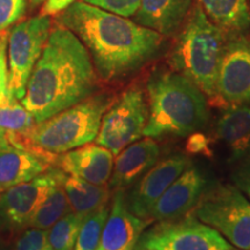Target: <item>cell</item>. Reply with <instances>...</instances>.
<instances>
[{"label":"cell","mask_w":250,"mask_h":250,"mask_svg":"<svg viewBox=\"0 0 250 250\" xmlns=\"http://www.w3.org/2000/svg\"><path fill=\"white\" fill-rule=\"evenodd\" d=\"M88 50L98 74L116 81L139 71L160 54L164 37L127 18L77 0L58 15Z\"/></svg>","instance_id":"6da1fadb"},{"label":"cell","mask_w":250,"mask_h":250,"mask_svg":"<svg viewBox=\"0 0 250 250\" xmlns=\"http://www.w3.org/2000/svg\"><path fill=\"white\" fill-rule=\"evenodd\" d=\"M96 88L98 74L88 50L57 22L31 71L21 104L40 123L93 95Z\"/></svg>","instance_id":"7a4b0ae2"},{"label":"cell","mask_w":250,"mask_h":250,"mask_svg":"<svg viewBox=\"0 0 250 250\" xmlns=\"http://www.w3.org/2000/svg\"><path fill=\"white\" fill-rule=\"evenodd\" d=\"M148 120L143 137H188L208 120L205 94L176 71H156L146 85Z\"/></svg>","instance_id":"3957f363"},{"label":"cell","mask_w":250,"mask_h":250,"mask_svg":"<svg viewBox=\"0 0 250 250\" xmlns=\"http://www.w3.org/2000/svg\"><path fill=\"white\" fill-rule=\"evenodd\" d=\"M181 28L170 54L171 66L212 101H217L215 83L227 42L225 31L210 20L198 4L192 5Z\"/></svg>","instance_id":"277c9868"},{"label":"cell","mask_w":250,"mask_h":250,"mask_svg":"<svg viewBox=\"0 0 250 250\" xmlns=\"http://www.w3.org/2000/svg\"><path fill=\"white\" fill-rule=\"evenodd\" d=\"M114 100L111 94H93L45 121L35 123L23 137L24 143L46 161L92 143L98 136L103 115Z\"/></svg>","instance_id":"5b68a950"},{"label":"cell","mask_w":250,"mask_h":250,"mask_svg":"<svg viewBox=\"0 0 250 250\" xmlns=\"http://www.w3.org/2000/svg\"><path fill=\"white\" fill-rule=\"evenodd\" d=\"M191 215L239 249H250V201L235 186L218 184L205 190Z\"/></svg>","instance_id":"8992f818"},{"label":"cell","mask_w":250,"mask_h":250,"mask_svg":"<svg viewBox=\"0 0 250 250\" xmlns=\"http://www.w3.org/2000/svg\"><path fill=\"white\" fill-rule=\"evenodd\" d=\"M134 250H233L220 233L193 217L161 220L144 230Z\"/></svg>","instance_id":"52a82bcc"},{"label":"cell","mask_w":250,"mask_h":250,"mask_svg":"<svg viewBox=\"0 0 250 250\" xmlns=\"http://www.w3.org/2000/svg\"><path fill=\"white\" fill-rule=\"evenodd\" d=\"M147 120L148 105L145 93L138 87H131L115 99L104 112L95 142L117 155L142 138Z\"/></svg>","instance_id":"ba28073f"},{"label":"cell","mask_w":250,"mask_h":250,"mask_svg":"<svg viewBox=\"0 0 250 250\" xmlns=\"http://www.w3.org/2000/svg\"><path fill=\"white\" fill-rule=\"evenodd\" d=\"M52 22L50 17L37 15L17 23L7 37L8 87L21 100L29 77L48 41Z\"/></svg>","instance_id":"9c48e42d"},{"label":"cell","mask_w":250,"mask_h":250,"mask_svg":"<svg viewBox=\"0 0 250 250\" xmlns=\"http://www.w3.org/2000/svg\"><path fill=\"white\" fill-rule=\"evenodd\" d=\"M64 177L65 174L58 169L44 171L0 192V229L19 232L27 227L41 203Z\"/></svg>","instance_id":"30bf717a"},{"label":"cell","mask_w":250,"mask_h":250,"mask_svg":"<svg viewBox=\"0 0 250 250\" xmlns=\"http://www.w3.org/2000/svg\"><path fill=\"white\" fill-rule=\"evenodd\" d=\"M217 101L228 105L250 103V39L242 34L227 41L219 64Z\"/></svg>","instance_id":"8fae6325"},{"label":"cell","mask_w":250,"mask_h":250,"mask_svg":"<svg viewBox=\"0 0 250 250\" xmlns=\"http://www.w3.org/2000/svg\"><path fill=\"white\" fill-rule=\"evenodd\" d=\"M189 165V160L183 154L171 155L156 162L140 177L129 197H126L130 211L137 217L147 220L155 203Z\"/></svg>","instance_id":"7c38bea8"},{"label":"cell","mask_w":250,"mask_h":250,"mask_svg":"<svg viewBox=\"0 0 250 250\" xmlns=\"http://www.w3.org/2000/svg\"><path fill=\"white\" fill-rule=\"evenodd\" d=\"M205 187L204 175L196 167H188L155 203L147 220L161 221L187 214L197 205Z\"/></svg>","instance_id":"4fadbf2b"},{"label":"cell","mask_w":250,"mask_h":250,"mask_svg":"<svg viewBox=\"0 0 250 250\" xmlns=\"http://www.w3.org/2000/svg\"><path fill=\"white\" fill-rule=\"evenodd\" d=\"M148 224L130 211L124 190H116L96 250H134Z\"/></svg>","instance_id":"5bb4252c"},{"label":"cell","mask_w":250,"mask_h":250,"mask_svg":"<svg viewBox=\"0 0 250 250\" xmlns=\"http://www.w3.org/2000/svg\"><path fill=\"white\" fill-rule=\"evenodd\" d=\"M48 161L24 144L0 134V192L44 173Z\"/></svg>","instance_id":"9a60e30c"},{"label":"cell","mask_w":250,"mask_h":250,"mask_svg":"<svg viewBox=\"0 0 250 250\" xmlns=\"http://www.w3.org/2000/svg\"><path fill=\"white\" fill-rule=\"evenodd\" d=\"M61 169L95 186H107L114 168V154L98 144H86L58 158Z\"/></svg>","instance_id":"2e32d148"},{"label":"cell","mask_w":250,"mask_h":250,"mask_svg":"<svg viewBox=\"0 0 250 250\" xmlns=\"http://www.w3.org/2000/svg\"><path fill=\"white\" fill-rule=\"evenodd\" d=\"M160 146L153 138L145 137L125 147L114 160L109 189L124 190L132 186L158 162Z\"/></svg>","instance_id":"e0dca14e"},{"label":"cell","mask_w":250,"mask_h":250,"mask_svg":"<svg viewBox=\"0 0 250 250\" xmlns=\"http://www.w3.org/2000/svg\"><path fill=\"white\" fill-rule=\"evenodd\" d=\"M192 5V0H142L133 21L162 36H170L186 22Z\"/></svg>","instance_id":"ac0fdd59"},{"label":"cell","mask_w":250,"mask_h":250,"mask_svg":"<svg viewBox=\"0 0 250 250\" xmlns=\"http://www.w3.org/2000/svg\"><path fill=\"white\" fill-rule=\"evenodd\" d=\"M217 136L229 151V161L237 162L250 154V105H228L219 117Z\"/></svg>","instance_id":"d6986e66"},{"label":"cell","mask_w":250,"mask_h":250,"mask_svg":"<svg viewBox=\"0 0 250 250\" xmlns=\"http://www.w3.org/2000/svg\"><path fill=\"white\" fill-rule=\"evenodd\" d=\"M211 21L225 33L240 35L250 28L248 0H197Z\"/></svg>","instance_id":"ffe728a7"},{"label":"cell","mask_w":250,"mask_h":250,"mask_svg":"<svg viewBox=\"0 0 250 250\" xmlns=\"http://www.w3.org/2000/svg\"><path fill=\"white\" fill-rule=\"evenodd\" d=\"M35 123L33 115L9 89L6 72L0 81V134L24 137Z\"/></svg>","instance_id":"44dd1931"},{"label":"cell","mask_w":250,"mask_h":250,"mask_svg":"<svg viewBox=\"0 0 250 250\" xmlns=\"http://www.w3.org/2000/svg\"><path fill=\"white\" fill-rule=\"evenodd\" d=\"M62 186L66 192L72 212L83 218L108 204L110 197L109 187L95 186L70 175H65Z\"/></svg>","instance_id":"7402d4cb"},{"label":"cell","mask_w":250,"mask_h":250,"mask_svg":"<svg viewBox=\"0 0 250 250\" xmlns=\"http://www.w3.org/2000/svg\"><path fill=\"white\" fill-rule=\"evenodd\" d=\"M62 183L52 188L44 201L41 203L35 213L31 217L28 227L48 230L59 219L72 212L66 192Z\"/></svg>","instance_id":"603a6c76"},{"label":"cell","mask_w":250,"mask_h":250,"mask_svg":"<svg viewBox=\"0 0 250 250\" xmlns=\"http://www.w3.org/2000/svg\"><path fill=\"white\" fill-rule=\"evenodd\" d=\"M83 218L70 212L48 229L51 250H73Z\"/></svg>","instance_id":"cb8c5ba5"},{"label":"cell","mask_w":250,"mask_h":250,"mask_svg":"<svg viewBox=\"0 0 250 250\" xmlns=\"http://www.w3.org/2000/svg\"><path fill=\"white\" fill-rule=\"evenodd\" d=\"M108 204L101 206L83 218L78 234L74 250H96L101 240L102 230L109 214Z\"/></svg>","instance_id":"d4e9b609"},{"label":"cell","mask_w":250,"mask_h":250,"mask_svg":"<svg viewBox=\"0 0 250 250\" xmlns=\"http://www.w3.org/2000/svg\"><path fill=\"white\" fill-rule=\"evenodd\" d=\"M13 250H51L48 239V230L28 228L18 237Z\"/></svg>","instance_id":"484cf974"},{"label":"cell","mask_w":250,"mask_h":250,"mask_svg":"<svg viewBox=\"0 0 250 250\" xmlns=\"http://www.w3.org/2000/svg\"><path fill=\"white\" fill-rule=\"evenodd\" d=\"M27 11V0H0V34L12 27Z\"/></svg>","instance_id":"4316f807"},{"label":"cell","mask_w":250,"mask_h":250,"mask_svg":"<svg viewBox=\"0 0 250 250\" xmlns=\"http://www.w3.org/2000/svg\"><path fill=\"white\" fill-rule=\"evenodd\" d=\"M81 1L121 17L131 18L137 13L142 0H81Z\"/></svg>","instance_id":"83f0119b"},{"label":"cell","mask_w":250,"mask_h":250,"mask_svg":"<svg viewBox=\"0 0 250 250\" xmlns=\"http://www.w3.org/2000/svg\"><path fill=\"white\" fill-rule=\"evenodd\" d=\"M232 181L237 189L250 201V154L237 161L232 173Z\"/></svg>","instance_id":"f1b7e54d"},{"label":"cell","mask_w":250,"mask_h":250,"mask_svg":"<svg viewBox=\"0 0 250 250\" xmlns=\"http://www.w3.org/2000/svg\"><path fill=\"white\" fill-rule=\"evenodd\" d=\"M76 1L77 0H46L41 8L40 15H44V17L59 15Z\"/></svg>","instance_id":"f546056e"},{"label":"cell","mask_w":250,"mask_h":250,"mask_svg":"<svg viewBox=\"0 0 250 250\" xmlns=\"http://www.w3.org/2000/svg\"><path fill=\"white\" fill-rule=\"evenodd\" d=\"M188 137H189V139H188L187 143V149L190 153H202L204 155L210 153L208 140L204 134L195 132Z\"/></svg>","instance_id":"4dcf8cb0"},{"label":"cell","mask_w":250,"mask_h":250,"mask_svg":"<svg viewBox=\"0 0 250 250\" xmlns=\"http://www.w3.org/2000/svg\"><path fill=\"white\" fill-rule=\"evenodd\" d=\"M7 72V35L0 34V81Z\"/></svg>","instance_id":"1f68e13d"},{"label":"cell","mask_w":250,"mask_h":250,"mask_svg":"<svg viewBox=\"0 0 250 250\" xmlns=\"http://www.w3.org/2000/svg\"><path fill=\"white\" fill-rule=\"evenodd\" d=\"M46 0H29V4L31 7H37V6L43 5Z\"/></svg>","instance_id":"d6a6232c"},{"label":"cell","mask_w":250,"mask_h":250,"mask_svg":"<svg viewBox=\"0 0 250 250\" xmlns=\"http://www.w3.org/2000/svg\"><path fill=\"white\" fill-rule=\"evenodd\" d=\"M0 250H9L8 248H6L4 246H0Z\"/></svg>","instance_id":"836d02e7"},{"label":"cell","mask_w":250,"mask_h":250,"mask_svg":"<svg viewBox=\"0 0 250 250\" xmlns=\"http://www.w3.org/2000/svg\"><path fill=\"white\" fill-rule=\"evenodd\" d=\"M240 250H241V249H240ZM249 250H250V249H249Z\"/></svg>","instance_id":"e575fe53"}]
</instances>
